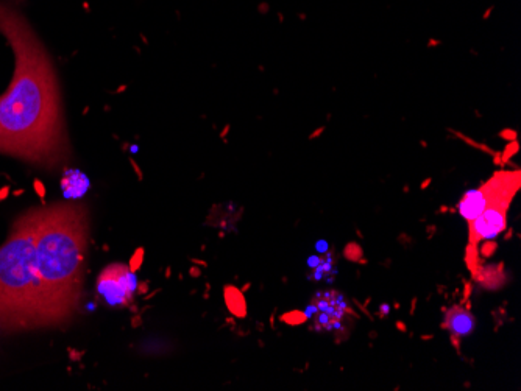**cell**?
Returning a JSON list of instances; mask_svg holds the SVG:
<instances>
[{"instance_id": "cell-3", "label": "cell", "mask_w": 521, "mask_h": 391, "mask_svg": "<svg viewBox=\"0 0 521 391\" xmlns=\"http://www.w3.org/2000/svg\"><path fill=\"white\" fill-rule=\"evenodd\" d=\"M88 217L83 203L58 201L42 206L36 232L42 282L69 322L78 312L86 275Z\"/></svg>"}, {"instance_id": "cell-9", "label": "cell", "mask_w": 521, "mask_h": 391, "mask_svg": "<svg viewBox=\"0 0 521 391\" xmlns=\"http://www.w3.org/2000/svg\"><path fill=\"white\" fill-rule=\"evenodd\" d=\"M61 187L64 192V197L69 200H78L86 193L89 187V180L86 175L78 172V170H66L61 180Z\"/></svg>"}, {"instance_id": "cell-6", "label": "cell", "mask_w": 521, "mask_h": 391, "mask_svg": "<svg viewBox=\"0 0 521 391\" xmlns=\"http://www.w3.org/2000/svg\"><path fill=\"white\" fill-rule=\"evenodd\" d=\"M138 282L125 263H111L97 279V292L108 305L124 307L133 301Z\"/></svg>"}, {"instance_id": "cell-7", "label": "cell", "mask_w": 521, "mask_h": 391, "mask_svg": "<svg viewBox=\"0 0 521 391\" xmlns=\"http://www.w3.org/2000/svg\"><path fill=\"white\" fill-rule=\"evenodd\" d=\"M512 198H501L487 206L479 215L470 222V250L474 253L482 242L499 237L507 228V209Z\"/></svg>"}, {"instance_id": "cell-4", "label": "cell", "mask_w": 521, "mask_h": 391, "mask_svg": "<svg viewBox=\"0 0 521 391\" xmlns=\"http://www.w3.org/2000/svg\"><path fill=\"white\" fill-rule=\"evenodd\" d=\"M520 187V172L495 173L479 189L467 192L459 203V214L470 223L493 201L501 198H514Z\"/></svg>"}, {"instance_id": "cell-5", "label": "cell", "mask_w": 521, "mask_h": 391, "mask_svg": "<svg viewBox=\"0 0 521 391\" xmlns=\"http://www.w3.org/2000/svg\"><path fill=\"white\" fill-rule=\"evenodd\" d=\"M353 310L336 290L319 292L311 301V327L317 332L334 334L349 324Z\"/></svg>"}, {"instance_id": "cell-8", "label": "cell", "mask_w": 521, "mask_h": 391, "mask_svg": "<svg viewBox=\"0 0 521 391\" xmlns=\"http://www.w3.org/2000/svg\"><path fill=\"white\" fill-rule=\"evenodd\" d=\"M443 327L448 330L452 338H465L474 332L476 318L462 305H452L445 313Z\"/></svg>"}, {"instance_id": "cell-1", "label": "cell", "mask_w": 521, "mask_h": 391, "mask_svg": "<svg viewBox=\"0 0 521 391\" xmlns=\"http://www.w3.org/2000/svg\"><path fill=\"white\" fill-rule=\"evenodd\" d=\"M0 33L14 52V73L0 95V155L46 170L71 158L52 59L24 16L0 2Z\"/></svg>"}, {"instance_id": "cell-10", "label": "cell", "mask_w": 521, "mask_h": 391, "mask_svg": "<svg viewBox=\"0 0 521 391\" xmlns=\"http://www.w3.org/2000/svg\"><path fill=\"white\" fill-rule=\"evenodd\" d=\"M35 189H36V193H39L41 198H44L46 195V190H44V185H42L41 181H35Z\"/></svg>"}, {"instance_id": "cell-11", "label": "cell", "mask_w": 521, "mask_h": 391, "mask_svg": "<svg viewBox=\"0 0 521 391\" xmlns=\"http://www.w3.org/2000/svg\"><path fill=\"white\" fill-rule=\"evenodd\" d=\"M6 195H8V187H3V189L0 190V201L5 200V198H6Z\"/></svg>"}, {"instance_id": "cell-2", "label": "cell", "mask_w": 521, "mask_h": 391, "mask_svg": "<svg viewBox=\"0 0 521 391\" xmlns=\"http://www.w3.org/2000/svg\"><path fill=\"white\" fill-rule=\"evenodd\" d=\"M41 212L42 206L22 212L0 246V327L5 332L69 324L39 273L36 232Z\"/></svg>"}]
</instances>
